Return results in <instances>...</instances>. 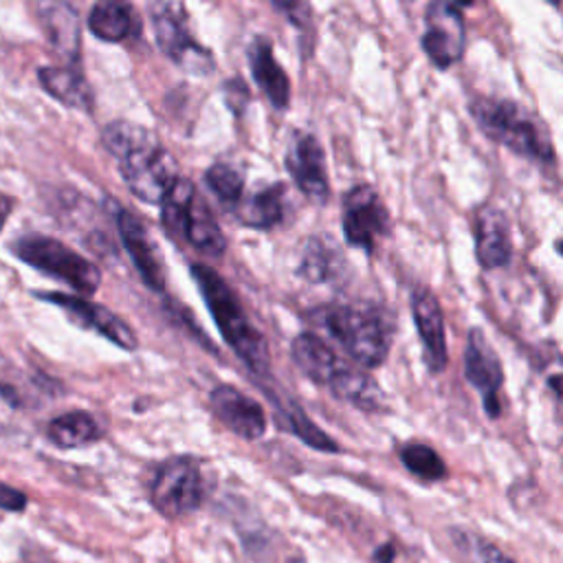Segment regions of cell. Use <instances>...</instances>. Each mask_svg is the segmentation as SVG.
Masks as SVG:
<instances>
[{"instance_id":"cell-12","label":"cell","mask_w":563,"mask_h":563,"mask_svg":"<svg viewBox=\"0 0 563 563\" xmlns=\"http://www.w3.org/2000/svg\"><path fill=\"white\" fill-rule=\"evenodd\" d=\"M286 168L293 177L295 185L315 201H327L329 196V172L327 158L319 141L310 135H295L289 152H286Z\"/></svg>"},{"instance_id":"cell-27","label":"cell","mask_w":563,"mask_h":563,"mask_svg":"<svg viewBox=\"0 0 563 563\" xmlns=\"http://www.w3.org/2000/svg\"><path fill=\"white\" fill-rule=\"evenodd\" d=\"M205 181H207V188L220 199L222 205L227 207H235L240 203V199H243V192H245V179L243 175H240L235 168L227 166V164H218V166H212L205 175Z\"/></svg>"},{"instance_id":"cell-26","label":"cell","mask_w":563,"mask_h":563,"mask_svg":"<svg viewBox=\"0 0 563 563\" xmlns=\"http://www.w3.org/2000/svg\"><path fill=\"white\" fill-rule=\"evenodd\" d=\"M278 421H280V427H284L286 432L295 434L302 443H306L308 447H312V449H317V451L335 453V451L340 449L337 443H335L327 432H321V430H319L302 410H297V408L278 414Z\"/></svg>"},{"instance_id":"cell-14","label":"cell","mask_w":563,"mask_h":563,"mask_svg":"<svg viewBox=\"0 0 563 563\" xmlns=\"http://www.w3.org/2000/svg\"><path fill=\"white\" fill-rule=\"evenodd\" d=\"M117 227H119L121 243H124L126 252L130 254V260L137 267L145 286H150L154 293L164 291L166 289L164 267H161L158 252L150 240L145 227L141 225V220L130 212H119Z\"/></svg>"},{"instance_id":"cell-30","label":"cell","mask_w":563,"mask_h":563,"mask_svg":"<svg viewBox=\"0 0 563 563\" xmlns=\"http://www.w3.org/2000/svg\"><path fill=\"white\" fill-rule=\"evenodd\" d=\"M337 249H329L319 243V240H312L310 249L304 256L302 263V276L308 278L310 282H329L335 278L337 267H335V258Z\"/></svg>"},{"instance_id":"cell-24","label":"cell","mask_w":563,"mask_h":563,"mask_svg":"<svg viewBox=\"0 0 563 563\" xmlns=\"http://www.w3.org/2000/svg\"><path fill=\"white\" fill-rule=\"evenodd\" d=\"M47 434L55 447L75 449V447H85V445L100 440L104 432H102L98 419L91 417L89 412H68V414L53 419Z\"/></svg>"},{"instance_id":"cell-8","label":"cell","mask_w":563,"mask_h":563,"mask_svg":"<svg viewBox=\"0 0 563 563\" xmlns=\"http://www.w3.org/2000/svg\"><path fill=\"white\" fill-rule=\"evenodd\" d=\"M423 49L438 68H449L464 53V21L449 0H434L425 16Z\"/></svg>"},{"instance_id":"cell-19","label":"cell","mask_w":563,"mask_h":563,"mask_svg":"<svg viewBox=\"0 0 563 563\" xmlns=\"http://www.w3.org/2000/svg\"><path fill=\"white\" fill-rule=\"evenodd\" d=\"M89 27L104 42H124L139 34V16L128 0H100L91 10Z\"/></svg>"},{"instance_id":"cell-20","label":"cell","mask_w":563,"mask_h":563,"mask_svg":"<svg viewBox=\"0 0 563 563\" xmlns=\"http://www.w3.org/2000/svg\"><path fill=\"white\" fill-rule=\"evenodd\" d=\"M40 85L49 95L71 108L91 111L93 108V91L87 79L71 66H44L38 71Z\"/></svg>"},{"instance_id":"cell-35","label":"cell","mask_w":563,"mask_h":563,"mask_svg":"<svg viewBox=\"0 0 563 563\" xmlns=\"http://www.w3.org/2000/svg\"><path fill=\"white\" fill-rule=\"evenodd\" d=\"M273 5L284 12H293L297 8V0H273Z\"/></svg>"},{"instance_id":"cell-3","label":"cell","mask_w":563,"mask_h":563,"mask_svg":"<svg viewBox=\"0 0 563 563\" xmlns=\"http://www.w3.org/2000/svg\"><path fill=\"white\" fill-rule=\"evenodd\" d=\"M471 113L487 137L507 145L515 154L541 161V164H550L554 158L548 132L517 104L479 98L471 104Z\"/></svg>"},{"instance_id":"cell-22","label":"cell","mask_w":563,"mask_h":563,"mask_svg":"<svg viewBox=\"0 0 563 563\" xmlns=\"http://www.w3.org/2000/svg\"><path fill=\"white\" fill-rule=\"evenodd\" d=\"M329 387L333 389V394L346 404H350L357 410L363 412H381L385 408V396L379 387V383L361 372V370H353V368H340V372L331 379Z\"/></svg>"},{"instance_id":"cell-29","label":"cell","mask_w":563,"mask_h":563,"mask_svg":"<svg viewBox=\"0 0 563 563\" xmlns=\"http://www.w3.org/2000/svg\"><path fill=\"white\" fill-rule=\"evenodd\" d=\"M400 460L404 464L419 477L436 482L443 479L447 475V466L440 460V456L427 447V445H408L404 451H400Z\"/></svg>"},{"instance_id":"cell-17","label":"cell","mask_w":563,"mask_h":563,"mask_svg":"<svg viewBox=\"0 0 563 563\" xmlns=\"http://www.w3.org/2000/svg\"><path fill=\"white\" fill-rule=\"evenodd\" d=\"M38 12L55 51L75 64L79 57V42H82L75 10L64 0H38Z\"/></svg>"},{"instance_id":"cell-7","label":"cell","mask_w":563,"mask_h":563,"mask_svg":"<svg viewBox=\"0 0 563 563\" xmlns=\"http://www.w3.org/2000/svg\"><path fill=\"white\" fill-rule=\"evenodd\" d=\"M150 18L154 25L158 47L164 49V53L175 64L194 75H207L214 71L212 53L190 36L175 5L166 3V0H152Z\"/></svg>"},{"instance_id":"cell-2","label":"cell","mask_w":563,"mask_h":563,"mask_svg":"<svg viewBox=\"0 0 563 563\" xmlns=\"http://www.w3.org/2000/svg\"><path fill=\"white\" fill-rule=\"evenodd\" d=\"M192 278L201 289V295L216 319V327L225 342L249 370L258 374L269 372V346L260 331L252 324L243 304L238 302L229 284L209 267L194 265Z\"/></svg>"},{"instance_id":"cell-9","label":"cell","mask_w":563,"mask_h":563,"mask_svg":"<svg viewBox=\"0 0 563 563\" xmlns=\"http://www.w3.org/2000/svg\"><path fill=\"white\" fill-rule=\"evenodd\" d=\"M464 374L466 381L482 394L485 400V410L489 419H500L502 417V404H500V387L504 383V372L502 363L487 342L485 333L482 331H471L469 333V344H466V355H464Z\"/></svg>"},{"instance_id":"cell-4","label":"cell","mask_w":563,"mask_h":563,"mask_svg":"<svg viewBox=\"0 0 563 563\" xmlns=\"http://www.w3.org/2000/svg\"><path fill=\"white\" fill-rule=\"evenodd\" d=\"M324 327L335 342L363 368H379L389 353V329L381 310L372 306H331Z\"/></svg>"},{"instance_id":"cell-34","label":"cell","mask_w":563,"mask_h":563,"mask_svg":"<svg viewBox=\"0 0 563 563\" xmlns=\"http://www.w3.org/2000/svg\"><path fill=\"white\" fill-rule=\"evenodd\" d=\"M374 559H376L379 563H392V559H394V548H392V546H383L379 552H374Z\"/></svg>"},{"instance_id":"cell-10","label":"cell","mask_w":563,"mask_h":563,"mask_svg":"<svg viewBox=\"0 0 563 563\" xmlns=\"http://www.w3.org/2000/svg\"><path fill=\"white\" fill-rule=\"evenodd\" d=\"M387 229V209L370 185L355 188L344 203V233L346 240L363 252H372L376 238Z\"/></svg>"},{"instance_id":"cell-11","label":"cell","mask_w":563,"mask_h":563,"mask_svg":"<svg viewBox=\"0 0 563 563\" xmlns=\"http://www.w3.org/2000/svg\"><path fill=\"white\" fill-rule=\"evenodd\" d=\"M212 412L216 419L243 440H260L267 432V417L263 406L233 385H218L209 394Z\"/></svg>"},{"instance_id":"cell-6","label":"cell","mask_w":563,"mask_h":563,"mask_svg":"<svg viewBox=\"0 0 563 563\" xmlns=\"http://www.w3.org/2000/svg\"><path fill=\"white\" fill-rule=\"evenodd\" d=\"M152 504L166 517L194 513L205 500V479L192 458H172L158 466L152 482Z\"/></svg>"},{"instance_id":"cell-21","label":"cell","mask_w":563,"mask_h":563,"mask_svg":"<svg viewBox=\"0 0 563 563\" xmlns=\"http://www.w3.org/2000/svg\"><path fill=\"white\" fill-rule=\"evenodd\" d=\"M249 62H252V73L256 77V82L265 91L269 102L276 108H286L291 98V85L284 68L276 62L271 44L263 38L256 40L249 49Z\"/></svg>"},{"instance_id":"cell-28","label":"cell","mask_w":563,"mask_h":563,"mask_svg":"<svg viewBox=\"0 0 563 563\" xmlns=\"http://www.w3.org/2000/svg\"><path fill=\"white\" fill-rule=\"evenodd\" d=\"M194 188L190 181L185 179H177V183L172 185V190L168 192V196L164 199V214H161V218H164V227L172 233V235H181L183 231V222H185V216H188V209H190V203L194 199Z\"/></svg>"},{"instance_id":"cell-15","label":"cell","mask_w":563,"mask_h":563,"mask_svg":"<svg viewBox=\"0 0 563 563\" xmlns=\"http://www.w3.org/2000/svg\"><path fill=\"white\" fill-rule=\"evenodd\" d=\"M511 229L507 216L496 207H485L475 218V256L485 269H500L511 263Z\"/></svg>"},{"instance_id":"cell-33","label":"cell","mask_w":563,"mask_h":563,"mask_svg":"<svg viewBox=\"0 0 563 563\" xmlns=\"http://www.w3.org/2000/svg\"><path fill=\"white\" fill-rule=\"evenodd\" d=\"M12 199H8L5 194H0V231H3V227H5V220H8V216L12 214Z\"/></svg>"},{"instance_id":"cell-16","label":"cell","mask_w":563,"mask_h":563,"mask_svg":"<svg viewBox=\"0 0 563 563\" xmlns=\"http://www.w3.org/2000/svg\"><path fill=\"white\" fill-rule=\"evenodd\" d=\"M412 310L425 348V363L432 372H443L447 366V340L440 304L427 289H421L414 293Z\"/></svg>"},{"instance_id":"cell-23","label":"cell","mask_w":563,"mask_h":563,"mask_svg":"<svg viewBox=\"0 0 563 563\" xmlns=\"http://www.w3.org/2000/svg\"><path fill=\"white\" fill-rule=\"evenodd\" d=\"M181 235L188 238V243L194 249H199V252H203L207 256H220L227 249V243H225V235H222L220 227L216 225L214 216L199 201L196 194H194V199L190 203V209H188Z\"/></svg>"},{"instance_id":"cell-31","label":"cell","mask_w":563,"mask_h":563,"mask_svg":"<svg viewBox=\"0 0 563 563\" xmlns=\"http://www.w3.org/2000/svg\"><path fill=\"white\" fill-rule=\"evenodd\" d=\"M471 552H473L475 563H517L507 552H502L496 543L482 541V539L471 541Z\"/></svg>"},{"instance_id":"cell-13","label":"cell","mask_w":563,"mask_h":563,"mask_svg":"<svg viewBox=\"0 0 563 563\" xmlns=\"http://www.w3.org/2000/svg\"><path fill=\"white\" fill-rule=\"evenodd\" d=\"M38 297H42L51 304H57L68 315H73L79 321V324L100 333L106 340H111L115 346H119L124 350H137V335L132 333V329L126 324L124 319H119L108 308H104L100 304H93L89 299H82V297L62 295V293L38 295Z\"/></svg>"},{"instance_id":"cell-5","label":"cell","mask_w":563,"mask_h":563,"mask_svg":"<svg viewBox=\"0 0 563 563\" xmlns=\"http://www.w3.org/2000/svg\"><path fill=\"white\" fill-rule=\"evenodd\" d=\"M12 249L23 263L66 282L79 293L93 295L100 289V269L85 256H79L66 245H62L60 240L47 235H29L21 238Z\"/></svg>"},{"instance_id":"cell-1","label":"cell","mask_w":563,"mask_h":563,"mask_svg":"<svg viewBox=\"0 0 563 563\" xmlns=\"http://www.w3.org/2000/svg\"><path fill=\"white\" fill-rule=\"evenodd\" d=\"M104 145L119 161L130 192L148 205H161L177 183L172 154L143 126L119 119L104 128Z\"/></svg>"},{"instance_id":"cell-37","label":"cell","mask_w":563,"mask_h":563,"mask_svg":"<svg viewBox=\"0 0 563 563\" xmlns=\"http://www.w3.org/2000/svg\"><path fill=\"white\" fill-rule=\"evenodd\" d=\"M550 3L556 8V5H559V0H550Z\"/></svg>"},{"instance_id":"cell-32","label":"cell","mask_w":563,"mask_h":563,"mask_svg":"<svg viewBox=\"0 0 563 563\" xmlns=\"http://www.w3.org/2000/svg\"><path fill=\"white\" fill-rule=\"evenodd\" d=\"M27 504H29V500L25 494L0 482V509L10 511V513H23L27 509Z\"/></svg>"},{"instance_id":"cell-25","label":"cell","mask_w":563,"mask_h":563,"mask_svg":"<svg viewBox=\"0 0 563 563\" xmlns=\"http://www.w3.org/2000/svg\"><path fill=\"white\" fill-rule=\"evenodd\" d=\"M282 185H271L267 190H260L243 209V220L258 229H269L282 220L284 205H282Z\"/></svg>"},{"instance_id":"cell-18","label":"cell","mask_w":563,"mask_h":563,"mask_svg":"<svg viewBox=\"0 0 563 563\" xmlns=\"http://www.w3.org/2000/svg\"><path fill=\"white\" fill-rule=\"evenodd\" d=\"M291 355L295 366L315 383L329 385L331 379L340 372L342 363L340 357L335 355V350L312 333H304L299 337H295L293 346H291Z\"/></svg>"},{"instance_id":"cell-36","label":"cell","mask_w":563,"mask_h":563,"mask_svg":"<svg viewBox=\"0 0 563 563\" xmlns=\"http://www.w3.org/2000/svg\"><path fill=\"white\" fill-rule=\"evenodd\" d=\"M456 8H466V5H473L475 3V0H456Z\"/></svg>"}]
</instances>
